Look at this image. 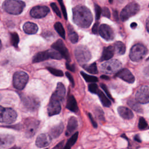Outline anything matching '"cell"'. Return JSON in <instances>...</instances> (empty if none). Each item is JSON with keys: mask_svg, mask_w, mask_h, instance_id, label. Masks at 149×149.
Instances as JSON below:
<instances>
[{"mask_svg": "<svg viewBox=\"0 0 149 149\" xmlns=\"http://www.w3.org/2000/svg\"><path fill=\"white\" fill-rule=\"evenodd\" d=\"M73 20L77 26L88 27L93 22V16L90 10L85 6L77 5L73 8Z\"/></svg>", "mask_w": 149, "mask_h": 149, "instance_id": "obj_1", "label": "cell"}, {"mask_svg": "<svg viewBox=\"0 0 149 149\" xmlns=\"http://www.w3.org/2000/svg\"><path fill=\"white\" fill-rule=\"evenodd\" d=\"M25 7V3L20 0H5L2 4L3 10L12 15L20 14Z\"/></svg>", "mask_w": 149, "mask_h": 149, "instance_id": "obj_2", "label": "cell"}, {"mask_svg": "<svg viewBox=\"0 0 149 149\" xmlns=\"http://www.w3.org/2000/svg\"><path fill=\"white\" fill-rule=\"evenodd\" d=\"M147 52L146 47L141 44L134 45L130 51L129 56L132 61L139 62L143 59Z\"/></svg>", "mask_w": 149, "mask_h": 149, "instance_id": "obj_3", "label": "cell"}, {"mask_svg": "<svg viewBox=\"0 0 149 149\" xmlns=\"http://www.w3.org/2000/svg\"><path fill=\"white\" fill-rule=\"evenodd\" d=\"M40 121L35 118H29L25 119L24 122L25 136L27 138L33 137L36 133Z\"/></svg>", "mask_w": 149, "mask_h": 149, "instance_id": "obj_4", "label": "cell"}, {"mask_svg": "<svg viewBox=\"0 0 149 149\" xmlns=\"http://www.w3.org/2000/svg\"><path fill=\"white\" fill-rule=\"evenodd\" d=\"M74 55L77 61L80 63H85L88 62L91 58V55L88 49L84 45L77 46L74 50Z\"/></svg>", "mask_w": 149, "mask_h": 149, "instance_id": "obj_5", "label": "cell"}, {"mask_svg": "<svg viewBox=\"0 0 149 149\" xmlns=\"http://www.w3.org/2000/svg\"><path fill=\"white\" fill-rule=\"evenodd\" d=\"M140 10V6L136 2H131L127 5L121 11L120 18L122 21H126L130 17L135 15Z\"/></svg>", "mask_w": 149, "mask_h": 149, "instance_id": "obj_6", "label": "cell"}, {"mask_svg": "<svg viewBox=\"0 0 149 149\" xmlns=\"http://www.w3.org/2000/svg\"><path fill=\"white\" fill-rule=\"evenodd\" d=\"M29 80L27 74L23 71H18L14 73L13 76V87L19 90H23Z\"/></svg>", "mask_w": 149, "mask_h": 149, "instance_id": "obj_7", "label": "cell"}, {"mask_svg": "<svg viewBox=\"0 0 149 149\" xmlns=\"http://www.w3.org/2000/svg\"><path fill=\"white\" fill-rule=\"evenodd\" d=\"M21 99L24 108L29 111H36L40 106V101L34 96L23 95L21 97Z\"/></svg>", "mask_w": 149, "mask_h": 149, "instance_id": "obj_8", "label": "cell"}, {"mask_svg": "<svg viewBox=\"0 0 149 149\" xmlns=\"http://www.w3.org/2000/svg\"><path fill=\"white\" fill-rule=\"evenodd\" d=\"M0 111V120L2 123L10 124L16 120L17 113L13 109L1 107Z\"/></svg>", "mask_w": 149, "mask_h": 149, "instance_id": "obj_9", "label": "cell"}, {"mask_svg": "<svg viewBox=\"0 0 149 149\" xmlns=\"http://www.w3.org/2000/svg\"><path fill=\"white\" fill-rule=\"evenodd\" d=\"M122 64L120 61L116 59L110 60L102 63L100 66L101 70L107 74L113 73L120 69Z\"/></svg>", "mask_w": 149, "mask_h": 149, "instance_id": "obj_10", "label": "cell"}, {"mask_svg": "<svg viewBox=\"0 0 149 149\" xmlns=\"http://www.w3.org/2000/svg\"><path fill=\"white\" fill-rule=\"evenodd\" d=\"M136 100L140 104H147L149 102V86H141L136 93Z\"/></svg>", "mask_w": 149, "mask_h": 149, "instance_id": "obj_11", "label": "cell"}, {"mask_svg": "<svg viewBox=\"0 0 149 149\" xmlns=\"http://www.w3.org/2000/svg\"><path fill=\"white\" fill-rule=\"evenodd\" d=\"M51 47L53 49L58 51L61 54L62 57L65 58L68 62H69L70 61V57L68 49L62 40H58L56 42L52 44Z\"/></svg>", "mask_w": 149, "mask_h": 149, "instance_id": "obj_12", "label": "cell"}, {"mask_svg": "<svg viewBox=\"0 0 149 149\" xmlns=\"http://www.w3.org/2000/svg\"><path fill=\"white\" fill-rule=\"evenodd\" d=\"M49 9L46 6H36L30 10V15L34 18H42L47 15Z\"/></svg>", "mask_w": 149, "mask_h": 149, "instance_id": "obj_13", "label": "cell"}, {"mask_svg": "<svg viewBox=\"0 0 149 149\" xmlns=\"http://www.w3.org/2000/svg\"><path fill=\"white\" fill-rule=\"evenodd\" d=\"M99 34L107 41H111L114 38V33L112 29L106 24H102L100 26Z\"/></svg>", "mask_w": 149, "mask_h": 149, "instance_id": "obj_14", "label": "cell"}, {"mask_svg": "<svg viewBox=\"0 0 149 149\" xmlns=\"http://www.w3.org/2000/svg\"><path fill=\"white\" fill-rule=\"evenodd\" d=\"M65 93L66 90L64 85L62 83H58L55 92L51 95V100H54L61 102L64 99Z\"/></svg>", "mask_w": 149, "mask_h": 149, "instance_id": "obj_15", "label": "cell"}, {"mask_svg": "<svg viewBox=\"0 0 149 149\" xmlns=\"http://www.w3.org/2000/svg\"><path fill=\"white\" fill-rule=\"evenodd\" d=\"M60 102L58 101L50 99L49 103L47 107V112L49 116H53L59 113L61 111Z\"/></svg>", "mask_w": 149, "mask_h": 149, "instance_id": "obj_16", "label": "cell"}, {"mask_svg": "<svg viewBox=\"0 0 149 149\" xmlns=\"http://www.w3.org/2000/svg\"><path fill=\"white\" fill-rule=\"evenodd\" d=\"M115 76L129 83H133L135 80L134 76L127 69H121Z\"/></svg>", "mask_w": 149, "mask_h": 149, "instance_id": "obj_17", "label": "cell"}, {"mask_svg": "<svg viewBox=\"0 0 149 149\" xmlns=\"http://www.w3.org/2000/svg\"><path fill=\"white\" fill-rule=\"evenodd\" d=\"M51 141V137L49 134L43 133L38 136L36 140V144L39 148H42L48 146Z\"/></svg>", "mask_w": 149, "mask_h": 149, "instance_id": "obj_18", "label": "cell"}, {"mask_svg": "<svg viewBox=\"0 0 149 149\" xmlns=\"http://www.w3.org/2000/svg\"><path fill=\"white\" fill-rule=\"evenodd\" d=\"M78 122L76 118L74 116H71L69 118L67 125V129L66 130L65 134L67 136H70L77 127Z\"/></svg>", "mask_w": 149, "mask_h": 149, "instance_id": "obj_19", "label": "cell"}, {"mask_svg": "<svg viewBox=\"0 0 149 149\" xmlns=\"http://www.w3.org/2000/svg\"><path fill=\"white\" fill-rule=\"evenodd\" d=\"M49 58H51L50 49L38 52L33 57L32 62L33 63H37L45 61Z\"/></svg>", "mask_w": 149, "mask_h": 149, "instance_id": "obj_20", "label": "cell"}, {"mask_svg": "<svg viewBox=\"0 0 149 149\" xmlns=\"http://www.w3.org/2000/svg\"><path fill=\"white\" fill-rule=\"evenodd\" d=\"M114 52H115V49L113 46L109 45L108 47H105L103 49L102 55L100 58V61H108L113 56Z\"/></svg>", "mask_w": 149, "mask_h": 149, "instance_id": "obj_21", "label": "cell"}, {"mask_svg": "<svg viewBox=\"0 0 149 149\" xmlns=\"http://www.w3.org/2000/svg\"><path fill=\"white\" fill-rule=\"evenodd\" d=\"M66 108L73 112H77L79 110L76 99L72 94L68 95L66 102Z\"/></svg>", "mask_w": 149, "mask_h": 149, "instance_id": "obj_22", "label": "cell"}, {"mask_svg": "<svg viewBox=\"0 0 149 149\" xmlns=\"http://www.w3.org/2000/svg\"><path fill=\"white\" fill-rule=\"evenodd\" d=\"M118 112L119 115L125 119H131L134 116L132 111L130 109L125 107H118Z\"/></svg>", "mask_w": 149, "mask_h": 149, "instance_id": "obj_23", "label": "cell"}, {"mask_svg": "<svg viewBox=\"0 0 149 149\" xmlns=\"http://www.w3.org/2000/svg\"><path fill=\"white\" fill-rule=\"evenodd\" d=\"M64 129V126L62 123H59V124L55 125L52 127L49 130V135L52 138H57L62 133Z\"/></svg>", "mask_w": 149, "mask_h": 149, "instance_id": "obj_24", "label": "cell"}, {"mask_svg": "<svg viewBox=\"0 0 149 149\" xmlns=\"http://www.w3.org/2000/svg\"><path fill=\"white\" fill-rule=\"evenodd\" d=\"M23 31L28 34H34L38 31V26L36 24L32 22H26L23 26Z\"/></svg>", "mask_w": 149, "mask_h": 149, "instance_id": "obj_25", "label": "cell"}, {"mask_svg": "<svg viewBox=\"0 0 149 149\" xmlns=\"http://www.w3.org/2000/svg\"><path fill=\"white\" fill-rule=\"evenodd\" d=\"M15 141V137L10 134L1 135V148L11 145Z\"/></svg>", "mask_w": 149, "mask_h": 149, "instance_id": "obj_26", "label": "cell"}, {"mask_svg": "<svg viewBox=\"0 0 149 149\" xmlns=\"http://www.w3.org/2000/svg\"><path fill=\"white\" fill-rule=\"evenodd\" d=\"M97 94L98 95V97L101 101V102L102 105L105 107H109L111 105V101L108 99V98L104 94V93L101 91L100 90H98Z\"/></svg>", "mask_w": 149, "mask_h": 149, "instance_id": "obj_27", "label": "cell"}, {"mask_svg": "<svg viewBox=\"0 0 149 149\" xmlns=\"http://www.w3.org/2000/svg\"><path fill=\"white\" fill-rule=\"evenodd\" d=\"M114 49L118 55H123L126 51L125 45L121 41H117L114 44Z\"/></svg>", "mask_w": 149, "mask_h": 149, "instance_id": "obj_28", "label": "cell"}, {"mask_svg": "<svg viewBox=\"0 0 149 149\" xmlns=\"http://www.w3.org/2000/svg\"><path fill=\"white\" fill-rule=\"evenodd\" d=\"M68 36H69V40L73 44L76 43L78 41V39H79L77 34L73 30V29L71 26H70H70H68Z\"/></svg>", "mask_w": 149, "mask_h": 149, "instance_id": "obj_29", "label": "cell"}, {"mask_svg": "<svg viewBox=\"0 0 149 149\" xmlns=\"http://www.w3.org/2000/svg\"><path fill=\"white\" fill-rule=\"evenodd\" d=\"M78 132H76L74 133L72 136L68 140L67 143L66 144V145L63 147V148L62 149H70L72 146H73L74 144V143H76L77 137H78Z\"/></svg>", "mask_w": 149, "mask_h": 149, "instance_id": "obj_30", "label": "cell"}, {"mask_svg": "<svg viewBox=\"0 0 149 149\" xmlns=\"http://www.w3.org/2000/svg\"><path fill=\"white\" fill-rule=\"evenodd\" d=\"M54 29L58 33V34L63 39L65 38V31L62 24L59 22H57L54 24Z\"/></svg>", "mask_w": 149, "mask_h": 149, "instance_id": "obj_31", "label": "cell"}, {"mask_svg": "<svg viewBox=\"0 0 149 149\" xmlns=\"http://www.w3.org/2000/svg\"><path fill=\"white\" fill-rule=\"evenodd\" d=\"M83 68L91 74H97L98 73V69L95 63H93L90 65H84L83 66Z\"/></svg>", "mask_w": 149, "mask_h": 149, "instance_id": "obj_32", "label": "cell"}, {"mask_svg": "<svg viewBox=\"0 0 149 149\" xmlns=\"http://www.w3.org/2000/svg\"><path fill=\"white\" fill-rule=\"evenodd\" d=\"M127 104L132 109H133L135 111L138 112H142V108L136 100L135 101L133 100H129L127 101Z\"/></svg>", "mask_w": 149, "mask_h": 149, "instance_id": "obj_33", "label": "cell"}, {"mask_svg": "<svg viewBox=\"0 0 149 149\" xmlns=\"http://www.w3.org/2000/svg\"><path fill=\"white\" fill-rule=\"evenodd\" d=\"M81 74L82 75L83 77L84 78V79L87 81V82H90V83H95L97 81H98V78L95 76H91V75H88L85 73H84L83 72H80Z\"/></svg>", "mask_w": 149, "mask_h": 149, "instance_id": "obj_34", "label": "cell"}, {"mask_svg": "<svg viewBox=\"0 0 149 149\" xmlns=\"http://www.w3.org/2000/svg\"><path fill=\"white\" fill-rule=\"evenodd\" d=\"M94 113L97 118H98L100 121L103 122L105 120V117H104V113L102 111V109L98 107L95 109Z\"/></svg>", "mask_w": 149, "mask_h": 149, "instance_id": "obj_35", "label": "cell"}, {"mask_svg": "<svg viewBox=\"0 0 149 149\" xmlns=\"http://www.w3.org/2000/svg\"><path fill=\"white\" fill-rule=\"evenodd\" d=\"M10 41L12 45L17 48L19 42V37L16 33L15 32L10 33Z\"/></svg>", "mask_w": 149, "mask_h": 149, "instance_id": "obj_36", "label": "cell"}, {"mask_svg": "<svg viewBox=\"0 0 149 149\" xmlns=\"http://www.w3.org/2000/svg\"><path fill=\"white\" fill-rule=\"evenodd\" d=\"M47 69L49 70V72L51 74H52L54 76L61 77V76H62L63 75V72L62 70H61L56 69H55V68H51V67H47Z\"/></svg>", "mask_w": 149, "mask_h": 149, "instance_id": "obj_37", "label": "cell"}, {"mask_svg": "<svg viewBox=\"0 0 149 149\" xmlns=\"http://www.w3.org/2000/svg\"><path fill=\"white\" fill-rule=\"evenodd\" d=\"M88 90L92 93H94V94H96L98 93V90H99V88L98 87V86L97 84L94 83H92L91 84H90L88 85Z\"/></svg>", "mask_w": 149, "mask_h": 149, "instance_id": "obj_38", "label": "cell"}, {"mask_svg": "<svg viewBox=\"0 0 149 149\" xmlns=\"http://www.w3.org/2000/svg\"><path fill=\"white\" fill-rule=\"evenodd\" d=\"M147 126V123L143 118H140L139 122L138 127L140 130L144 129Z\"/></svg>", "mask_w": 149, "mask_h": 149, "instance_id": "obj_39", "label": "cell"}, {"mask_svg": "<svg viewBox=\"0 0 149 149\" xmlns=\"http://www.w3.org/2000/svg\"><path fill=\"white\" fill-rule=\"evenodd\" d=\"M50 6L51 7V8L52 9V10L54 11V12L58 15V16H59V17H61V11L59 10L58 7L57 6L56 4L54 2H52L50 4Z\"/></svg>", "mask_w": 149, "mask_h": 149, "instance_id": "obj_40", "label": "cell"}, {"mask_svg": "<svg viewBox=\"0 0 149 149\" xmlns=\"http://www.w3.org/2000/svg\"><path fill=\"white\" fill-rule=\"evenodd\" d=\"M95 12L96 19L98 20L100 18L101 15L102 14V9L98 5H95Z\"/></svg>", "mask_w": 149, "mask_h": 149, "instance_id": "obj_41", "label": "cell"}, {"mask_svg": "<svg viewBox=\"0 0 149 149\" xmlns=\"http://www.w3.org/2000/svg\"><path fill=\"white\" fill-rule=\"evenodd\" d=\"M60 5H61V9H62V12L63 13V17L64 18L67 20V18H68V16H67V12H66V8L63 5V1L62 0H58Z\"/></svg>", "mask_w": 149, "mask_h": 149, "instance_id": "obj_42", "label": "cell"}, {"mask_svg": "<svg viewBox=\"0 0 149 149\" xmlns=\"http://www.w3.org/2000/svg\"><path fill=\"white\" fill-rule=\"evenodd\" d=\"M102 15L103 16L110 18L111 17V12L108 8L107 7H104L102 8Z\"/></svg>", "mask_w": 149, "mask_h": 149, "instance_id": "obj_43", "label": "cell"}, {"mask_svg": "<svg viewBox=\"0 0 149 149\" xmlns=\"http://www.w3.org/2000/svg\"><path fill=\"white\" fill-rule=\"evenodd\" d=\"M100 86H101V87L102 88V90H104V91H105V93H106L107 95L111 100H112V101H113V99L112 98V96L111 95V94H110V93H109V90H108V88H107V86L105 84H104V83H101V84H100Z\"/></svg>", "mask_w": 149, "mask_h": 149, "instance_id": "obj_44", "label": "cell"}, {"mask_svg": "<svg viewBox=\"0 0 149 149\" xmlns=\"http://www.w3.org/2000/svg\"><path fill=\"white\" fill-rule=\"evenodd\" d=\"M99 30H100V27H99V22H95L92 28V32L93 33L97 34L99 33Z\"/></svg>", "mask_w": 149, "mask_h": 149, "instance_id": "obj_45", "label": "cell"}, {"mask_svg": "<svg viewBox=\"0 0 149 149\" xmlns=\"http://www.w3.org/2000/svg\"><path fill=\"white\" fill-rule=\"evenodd\" d=\"M65 74H66V77H68V79H69V80L70 81V84H72V87H73V86H74V79H73V76H72V74H71L69 72H66V73H65Z\"/></svg>", "mask_w": 149, "mask_h": 149, "instance_id": "obj_46", "label": "cell"}, {"mask_svg": "<svg viewBox=\"0 0 149 149\" xmlns=\"http://www.w3.org/2000/svg\"><path fill=\"white\" fill-rule=\"evenodd\" d=\"M88 118H89V119H90V122H91V123L93 126L94 127H95V128H97V126H98V125H97V122H95V120L94 119L93 116L91 115V114L90 113H88Z\"/></svg>", "mask_w": 149, "mask_h": 149, "instance_id": "obj_47", "label": "cell"}, {"mask_svg": "<svg viewBox=\"0 0 149 149\" xmlns=\"http://www.w3.org/2000/svg\"><path fill=\"white\" fill-rule=\"evenodd\" d=\"M66 68L69 70L71 72H74L75 71V66L73 64H70L69 62H67L66 63Z\"/></svg>", "mask_w": 149, "mask_h": 149, "instance_id": "obj_48", "label": "cell"}, {"mask_svg": "<svg viewBox=\"0 0 149 149\" xmlns=\"http://www.w3.org/2000/svg\"><path fill=\"white\" fill-rule=\"evenodd\" d=\"M63 144H64V141H62L61 142H60L59 143H58L57 145H56L53 149H62L63 147Z\"/></svg>", "mask_w": 149, "mask_h": 149, "instance_id": "obj_49", "label": "cell"}, {"mask_svg": "<svg viewBox=\"0 0 149 149\" xmlns=\"http://www.w3.org/2000/svg\"><path fill=\"white\" fill-rule=\"evenodd\" d=\"M113 16L115 20H118V12L116 10H113Z\"/></svg>", "mask_w": 149, "mask_h": 149, "instance_id": "obj_50", "label": "cell"}, {"mask_svg": "<svg viewBox=\"0 0 149 149\" xmlns=\"http://www.w3.org/2000/svg\"><path fill=\"white\" fill-rule=\"evenodd\" d=\"M134 140L135 141H137V142H139V143L141 142V139H140L139 135H136V136H134Z\"/></svg>", "mask_w": 149, "mask_h": 149, "instance_id": "obj_51", "label": "cell"}, {"mask_svg": "<svg viewBox=\"0 0 149 149\" xmlns=\"http://www.w3.org/2000/svg\"><path fill=\"white\" fill-rule=\"evenodd\" d=\"M146 27H147V31L149 33V17L147 18L146 21Z\"/></svg>", "mask_w": 149, "mask_h": 149, "instance_id": "obj_52", "label": "cell"}, {"mask_svg": "<svg viewBox=\"0 0 149 149\" xmlns=\"http://www.w3.org/2000/svg\"><path fill=\"white\" fill-rule=\"evenodd\" d=\"M137 23H135V22H133V23H132L131 24H130L131 28H132V29H135V28L137 27Z\"/></svg>", "mask_w": 149, "mask_h": 149, "instance_id": "obj_53", "label": "cell"}, {"mask_svg": "<svg viewBox=\"0 0 149 149\" xmlns=\"http://www.w3.org/2000/svg\"><path fill=\"white\" fill-rule=\"evenodd\" d=\"M144 73L146 74H149V66L146 67V68L144 69Z\"/></svg>", "mask_w": 149, "mask_h": 149, "instance_id": "obj_54", "label": "cell"}, {"mask_svg": "<svg viewBox=\"0 0 149 149\" xmlns=\"http://www.w3.org/2000/svg\"><path fill=\"white\" fill-rule=\"evenodd\" d=\"M101 79H105V80H107V79H109L107 76H105V75H102V76H101Z\"/></svg>", "mask_w": 149, "mask_h": 149, "instance_id": "obj_55", "label": "cell"}, {"mask_svg": "<svg viewBox=\"0 0 149 149\" xmlns=\"http://www.w3.org/2000/svg\"><path fill=\"white\" fill-rule=\"evenodd\" d=\"M9 149H20V148L19 147H17V146H14L13 147H11Z\"/></svg>", "mask_w": 149, "mask_h": 149, "instance_id": "obj_56", "label": "cell"}, {"mask_svg": "<svg viewBox=\"0 0 149 149\" xmlns=\"http://www.w3.org/2000/svg\"><path fill=\"white\" fill-rule=\"evenodd\" d=\"M109 2L110 3H112L113 2V0H109Z\"/></svg>", "mask_w": 149, "mask_h": 149, "instance_id": "obj_57", "label": "cell"}, {"mask_svg": "<svg viewBox=\"0 0 149 149\" xmlns=\"http://www.w3.org/2000/svg\"></svg>", "mask_w": 149, "mask_h": 149, "instance_id": "obj_58", "label": "cell"}]
</instances>
